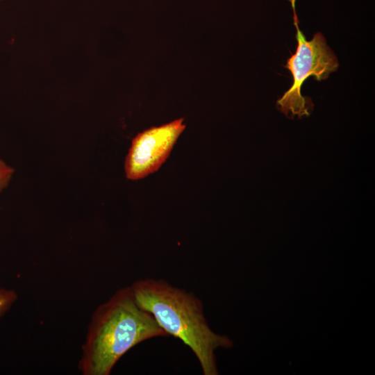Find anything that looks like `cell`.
<instances>
[{"label":"cell","instance_id":"cell-1","mask_svg":"<svg viewBox=\"0 0 375 375\" xmlns=\"http://www.w3.org/2000/svg\"><path fill=\"white\" fill-rule=\"evenodd\" d=\"M165 336L153 315L138 303L131 287L122 288L92 314L78 369L83 375H109L133 347Z\"/></svg>","mask_w":375,"mask_h":375},{"label":"cell","instance_id":"cell-2","mask_svg":"<svg viewBox=\"0 0 375 375\" xmlns=\"http://www.w3.org/2000/svg\"><path fill=\"white\" fill-rule=\"evenodd\" d=\"M131 287L138 303L153 315L166 333L181 340L194 353L203 374L216 375L215 351L231 343L210 329L201 301L163 279H140Z\"/></svg>","mask_w":375,"mask_h":375},{"label":"cell","instance_id":"cell-3","mask_svg":"<svg viewBox=\"0 0 375 375\" xmlns=\"http://www.w3.org/2000/svg\"><path fill=\"white\" fill-rule=\"evenodd\" d=\"M294 2V0H292L297 47L296 53L287 60L284 66L291 72L293 83L276 101L277 110L290 119L308 117L313 110L312 99L308 97H303L301 92L305 81L310 76H313L319 81L326 80L330 74L337 71L339 67L337 56L328 46L324 36L320 32L315 33L310 40L306 39L298 26Z\"/></svg>","mask_w":375,"mask_h":375},{"label":"cell","instance_id":"cell-4","mask_svg":"<svg viewBox=\"0 0 375 375\" xmlns=\"http://www.w3.org/2000/svg\"><path fill=\"white\" fill-rule=\"evenodd\" d=\"M185 128L184 119L180 118L139 133L133 139L126 157V178L139 180L158 171Z\"/></svg>","mask_w":375,"mask_h":375},{"label":"cell","instance_id":"cell-5","mask_svg":"<svg viewBox=\"0 0 375 375\" xmlns=\"http://www.w3.org/2000/svg\"><path fill=\"white\" fill-rule=\"evenodd\" d=\"M17 295L12 290L0 288V318L16 301Z\"/></svg>","mask_w":375,"mask_h":375},{"label":"cell","instance_id":"cell-6","mask_svg":"<svg viewBox=\"0 0 375 375\" xmlns=\"http://www.w3.org/2000/svg\"><path fill=\"white\" fill-rule=\"evenodd\" d=\"M13 173L14 169L0 158V193L8 186Z\"/></svg>","mask_w":375,"mask_h":375},{"label":"cell","instance_id":"cell-7","mask_svg":"<svg viewBox=\"0 0 375 375\" xmlns=\"http://www.w3.org/2000/svg\"><path fill=\"white\" fill-rule=\"evenodd\" d=\"M1 1V0H0Z\"/></svg>","mask_w":375,"mask_h":375}]
</instances>
